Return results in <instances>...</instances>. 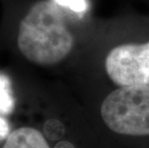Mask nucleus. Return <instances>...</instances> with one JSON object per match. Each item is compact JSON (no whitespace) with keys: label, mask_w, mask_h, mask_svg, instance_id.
I'll use <instances>...</instances> for the list:
<instances>
[{"label":"nucleus","mask_w":149,"mask_h":148,"mask_svg":"<svg viewBox=\"0 0 149 148\" xmlns=\"http://www.w3.org/2000/svg\"><path fill=\"white\" fill-rule=\"evenodd\" d=\"M17 44L29 62L54 65L72 51L74 37L61 7L54 1L39 0L18 23Z\"/></svg>","instance_id":"f257e3e1"},{"label":"nucleus","mask_w":149,"mask_h":148,"mask_svg":"<svg viewBox=\"0 0 149 148\" xmlns=\"http://www.w3.org/2000/svg\"><path fill=\"white\" fill-rule=\"evenodd\" d=\"M103 121L115 133L149 136V86L119 87L101 105Z\"/></svg>","instance_id":"f03ea898"},{"label":"nucleus","mask_w":149,"mask_h":148,"mask_svg":"<svg viewBox=\"0 0 149 148\" xmlns=\"http://www.w3.org/2000/svg\"><path fill=\"white\" fill-rule=\"evenodd\" d=\"M105 68L119 87L149 86V42L113 48L106 57Z\"/></svg>","instance_id":"7ed1b4c3"},{"label":"nucleus","mask_w":149,"mask_h":148,"mask_svg":"<svg viewBox=\"0 0 149 148\" xmlns=\"http://www.w3.org/2000/svg\"><path fill=\"white\" fill-rule=\"evenodd\" d=\"M3 148H49V146L40 131L22 127L9 135Z\"/></svg>","instance_id":"20e7f679"},{"label":"nucleus","mask_w":149,"mask_h":148,"mask_svg":"<svg viewBox=\"0 0 149 148\" xmlns=\"http://www.w3.org/2000/svg\"><path fill=\"white\" fill-rule=\"evenodd\" d=\"M14 107V100L11 93L10 84L6 77L0 76V113L10 114Z\"/></svg>","instance_id":"39448f33"},{"label":"nucleus","mask_w":149,"mask_h":148,"mask_svg":"<svg viewBox=\"0 0 149 148\" xmlns=\"http://www.w3.org/2000/svg\"><path fill=\"white\" fill-rule=\"evenodd\" d=\"M43 131L49 140H60L65 135V126L57 119H49L44 124Z\"/></svg>","instance_id":"423d86ee"},{"label":"nucleus","mask_w":149,"mask_h":148,"mask_svg":"<svg viewBox=\"0 0 149 148\" xmlns=\"http://www.w3.org/2000/svg\"><path fill=\"white\" fill-rule=\"evenodd\" d=\"M59 7L68 8L75 13H82L87 10L88 4L86 0H53Z\"/></svg>","instance_id":"0eeeda50"},{"label":"nucleus","mask_w":149,"mask_h":148,"mask_svg":"<svg viewBox=\"0 0 149 148\" xmlns=\"http://www.w3.org/2000/svg\"><path fill=\"white\" fill-rule=\"evenodd\" d=\"M9 126L4 118L0 117V141L8 135Z\"/></svg>","instance_id":"6e6552de"},{"label":"nucleus","mask_w":149,"mask_h":148,"mask_svg":"<svg viewBox=\"0 0 149 148\" xmlns=\"http://www.w3.org/2000/svg\"><path fill=\"white\" fill-rule=\"evenodd\" d=\"M55 148H75L74 145L70 142L66 140H62L60 141L59 143H57V145L55 146Z\"/></svg>","instance_id":"1a4fd4ad"}]
</instances>
